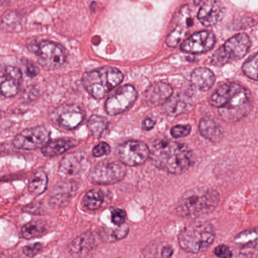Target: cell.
<instances>
[{
	"instance_id": "obj_1",
	"label": "cell",
	"mask_w": 258,
	"mask_h": 258,
	"mask_svg": "<svg viewBox=\"0 0 258 258\" xmlns=\"http://www.w3.org/2000/svg\"><path fill=\"white\" fill-rule=\"evenodd\" d=\"M218 108L220 117L228 123H235L245 117L252 109L250 93L236 83H228L219 87L209 100Z\"/></svg>"
},
{
	"instance_id": "obj_2",
	"label": "cell",
	"mask_w": 258,
	"mask_h": 258,
	"mask_svg": "<svg viewBox=\"0 0 258 258\" xmlns=\"http://www.w3.org/2000/svg\"><path fill=\"white\" fill-rule=\"evenodd\" d=\"M149 149L153 165L170 174H182L194 163L192 152L182 143L161 139L155 140Z\"/></svg>"
},
{
	"instance_id": "obj_3",
	"label": "cell",
	"mask_w": 258,
	"mask_h": 258,
	"mask_svg": "<svg viewBox=\"0 0 258 258\" xmlns=\"http://www.w3.org/2000/svg\"><path fill=\"white\" fill-rule=\"evenodd\" d=\"M220 201V194L214 188L196 187L181 196L175 211L179 217L195 220L212 213Z\"/></svg>"
},
{
	"instance_id": "obj_4",
	"label": "cell",
	"mask_w": 258,
	"mask_h": 258,
	"mask_svg": "<svg viewBox=\"0 0 258 258\" xmlns=\"http://www.w3.org/2000/svg\"><path fill=\"white\" fill-rule=\"evenodd\" d=\"M216 234L210 222L197 220L185 225L178 235V244L187 253L206 251L214 243Z\"/></svg>"
},
{
	"instance_id": "obj_5",
	"label": "cell",
	"mask_w": 258,
	"mask_h": 258,
	"mask_svg": "<svg viewBox=\"0 0 258 258\" xmlns=\"http://www.w3.org/2000/svg\"><path fill=\"white\" fill-rule=\"evenodd\" d=\"M123 75L116 68L105 66L84 74L83 85L95 99L105 97L123 81Z\"/></svg>"
},
{
	"instance_id": "obj_6",
	"label": "cell",
	"mask_w": 258,
	"mask_h": 258,
	"mask_svg": "<svg viewBox=\"0 0 258 258\" xmlns=\"http://www.w3.org/2000/svg\"><path fill=\"white\" fill-rule=\"evenodd\" d=\"M250 46L251 42L247 34H236L214 52L211 58V64L222 67L231 61L241 59L247 53Z\"/></svg>"
},
{
	"instance_id": "obj_7",
	"label": "cell",
	"mask_w": 258,
	"mask_h": 258,
	"mask_svg": "<svg viewBox=\"0 0 258 258\" xmlns=\"http://www.w3.org/2000/svg\"><path fill=\"white\" fill-rule=\"evenodd\" d=\"M126 174V165L120 161H104L90 170L88 179L95 185H114L123 180Z\"/></svg>"
},
{
	"instance_id": "obj_8",
	"label": "cell",
	"mask_w": 258,
	"mask_h": 258,
	"mask_svg": "<svg viewBox=\"0 0 258 258\" xmlns=\"http://www.w3.org/2000/svg\"><path fill=\"white\" fill-rule=\"evenodd\" d=\"M31 51L37 55L39 62L49 70L58 69L66 60V51L61 45L49 40L43 41L31 47Z\"/></svg>"
},
{
	"instance_id": "obj_9",
	"label": "cell",
	"mask_w": 258,
	"mask_h": 258,
	"mask_svg": "<svg viewBox=\"0 0 258 258\" xmlns=\"http://www.w3.org/2000/svg\"><path fill=\"white\" fill-rule=\"evenodd\" d=\"M117 155L124 165L135 167L147 161L150 157V149L143 142L129 140L119 146Z\"/></svg>"
},
{
	"instance_id": "obj_10",
	"label": "cell",
	"mask_w": 258,
	"mask_h": 258,
	"mask_svg": "<svg viewBox=\"0 0 258 258\" xmlns=\"http://www.w3.org/2000/svg\"><path fill=\"white\" fill-rule=\"evenodd\" d=\"M49 131L45 126H34L18 134L15 137L13 144L16 149L34 150L44 147L49 143Z\"/></svg>"
},
{
	"instance_id": "obj_11",
	"label": "cell",
	"mask_w": 258,
	"mask_h": 258,
	"mask_svg": "<svg viewBox=\"0 0 258 258\" xmlns=\"http://www.w3.org/2000/svg\"><path fill=\"white\" fill-rule=\"evenodd\" d=\"M137 92L134 86L119 88L105 102V111L109 115H117L129 109L137 100Z\"/></svg>"
},
{
	"instance_id": "obj_12",
	"label": "cell",
	"mask_w": 258,
	"mask_h": 258,
	"mask_svg": "<svg viewBox=\"0 0 258 258\" xmlns=\"http://www.w3.org/2000/svg\"><path fill=\"white\" fill-rule=\"evenodd\" d=\"M50 117L60 127L70 131L78 127L84 121L85 112L78 105L70 104L57 107L51 113Z\"/></svg>"
},
{
	"instance_id": "obj_13",
	"label": "cell",
	"mask_w": 258,
	"mask_h": 258,
	"mask_svg": "<svg viewBox=\"0 0 258 258\" xmlns=\"http://www.w3.org/2000/svg\"><path fill=\"white\" fill-rule=\"evenodd\" d=\"M215 41V35L212 31H199L185 39L181 44V49L188 53H205L214 47Z\"/></svg>"
},
{
	"instance_id": "obj_14",
	"label": "cell",
	"mask_w": 258,
	"mask_h": 258,
	"mask_svg": "<svg viewBox=\"0 0 258 258\" xmlns=\"http://www.w3.org/2000/svg\"><path fill=\"white\" fill-rule=\"evenodd\" d=\"M88 160L87 155L81 151L67 154L60 162V174L66 176H77L87 169Z\"/></svg>"
},
{
	"instance_id": "obj_15",
	"label": "cell",
	"mask_w": 258,
	"mask_h": 258,
	"mask_svg": "<svg viewBox=\"0 0 258 258\" xmlns=\"http://www.w3.org/2000/svg\"><path fill=\"white\" fill-rule=\"evenodd\" d=\"M176 19V26L166 39V43L169 47H176L181 40L185 37L188 28L192 25V19L188 12V6H184L181 9Z\"/></svg>"
},
{
	"instance_id": "obj_16",
	"label": "cell",
	"mask_w": 258,
	"mask_h": 258,
	"mask_svg": "<svg viewBox=\"0 0 258 258\" xmlns=\"http://www.w3.org/2000/svg\"><path fill=\"white\" fill-rule=\"evenodd\" d=\"M234 243L243 256L258 257V226L239 232Z\"/></svg>"
},
{
	"instance_id": "obj_17",
	"label": "cell",
	"mask_w": 258,
	"mask_h": 258,
	"mask_svg": "<svg viewBox=\"0 0 258 258\" xmlns=\"http://www.w3.org/2000/svg\"><path fill=\"white\" fill-rule=\"evenodd\" d=\"M225 9L220 1H206L199 9L198 19L205 27L214 26L223 19Z\"/></svg>"
},
{
	"instance_id": "obj_18",
	"label": "cell",
	"mask_w": 258,
	"mask_h": 258,
	"mask_svg": "<svg viewBox=\"0 0 258 258\" xmlns=\"http://www.w3.org/2000/svg\"><path fill=\"white\" fill-rule=\"evenodd\" d=\"M97 246V238L93 232H87L74 238L69 244V253L77 257H84L88 255Z\"/></svg>"
},
{
	"instance_id": "obj_19",
	"label": "cell",
	"mask_w": 258,
	"mask_h": 258,
	"mask_svg": "<svg viewBox=\"0 0 258 258\" xmlns=\"http://www.w3.org/2000/svg\"><path fill=\"white\" fill-rule=\"evenodd\" d=\"M173 95V89L164 82H156L149 86L144 93V99L149 106L165 104Z\"/></svg>"
},
{
	"instance_id": "obj_20",
	"label": "cell",
	"mask_w": 258,
	"mask_h": 258,
	"mask_svg": "<svg viewBox=\"0 0 258 258\" xmlns=\"http://www.w3.org/2000/svg\"><path fill=\"white\" fill-rule=\"evenodd\" d=\"M78 141L74 138H61L49 141L42 148V153L48 158L58 156L78 146Z\"/></svg>"
},
{
	"instance_id": "obj_21",
	"label": "cell",
	"mask_w": 258,
	"mask_h": 258,
	"mask_svg": "<svg viewBox=\"0 0 258 258\" xmlns=\"http://www.w3.org/2000/svg\"><path fill=\"white\" fill-rule=\"evenodd\" d=\"M215 76L210 69L207 68H198L191 75V83L201 91H208L215 83Z\"/></svg>"
},
{
	"instance_id": "obj_22",
	"label": "cell",
	"mask_w": 258,
	"mask_h": 258,
	"mask_svg": "<svg viewBox=\"0 0 258 258\" xmlns=\"http://www.w3.org/2000/svg\"><path fill=\"white\" fill-rule=\"evenodd\" d=\"M199 132L202 137L212 143H218L223 138V132L217 122L211 117H204L199 123Z\"/></svg>"
},
{
	"instance_id": "obj_23",
	"label": "cell",
	"mask_w": 258,
	"mask_h": 258,
	"mask_svg": "<svg viewBox=\"0 0 258 258\" xmlns=\"http://www.w3.org/2000/svg\"><path fill=\"white\" fill-rule=\"evenodd\" d=\"M191 106V102L188 97L182 95H177L170 98L164 107V111L169 116H176L186 111Z\"/></svg>"
},
{
	"instance_id": "obj_24",
	"label": "cell",
	"mask_w": 258,
	"mask_h": 258,
	"mask_svg": "<svg viewBox=\"0 0 258 258\" xmlns=\"http://www.w3.org/2000/svg\"><path fill=\"white\" fill-rule=\"evenodd\" d=\"M48 232L47 225L43 220H33L22 226L20 231L22 238L29 240L43 236Z\"/></svg>"
},
{
	"instance_id": "obj_25",
	"label": "cell",
	"mask_w": 258,
	"mask_h": 258,
	"mask_svg": "<svg viewBox=\"0 0 258 258\" xmlns=\"http://www.w3.org/2000/svg\"><path fill=\"white\" fill-rule=\"evenodd\" d=\"M48 185V176L43 169L36 170L28 182V191L34 196H40L45 192Z\"/></svg>"
},
{
	"instance_id": "obj_26",
	"label": "cell",
	"mask_w": 258,
	"mask_h": 258,
	"mask_svg": "<svg viewBox=\"0 0 258 258\" xmlns=\"http://www.w3.org/2000/svg\"><path fill=\"white\" fill-rule=\"evenodd\" d=\"M105 201L103 191L100 188H94L89 190L83 198V208L88 211L99 210L103 205Z\"/></svg>"
},
{
	"instance_id": "obj_27",
	"label": "cell",
	"mask_w": 258,
	"mask_h": 258,
	"mask_svg": "<svg viewBox=\"0 0 258 258\" xmlns=\"http://www.w3.org/2000/svg\"><path fill=\"white\" fill-rule=\"evenodd\" d=\"M72 184H69L67 182L54 188L50 196L51 205L53 207H60L63 204L68 203L69 199L72 198Z\"/></svg>"
},
{
	"instance_id": "obj_28",
	"label": "cell",
	"mask_w": 258,
	"mask_h": 258,
	"mask_svg": "<svg viewBox=\"0 0 258 258\" xmlns=\"http://www.w3.org/2000/svg\"><path fill=\"white\" fill-rule=\"evenodd\" d=\"M108 121L105 117L100 115H94L89 119L87 126L94 137H99L102 135L108 127Z\"/></svg>"
},
{
	"instance_id": "obj_29",
	"label": "cell",
	"mask_w": 258,
	"mask_h": 258,
	"mask_svg": "<svg viewBox=\"0 0 258 258\" xmlns=\"http://www.w3.org/2000/svg\"><path fill=\"white\" fill-rule=\"evenodd\" d=\"M20 90V81L13 78H5L1 83V93L5 97H13L16 96Z\"/></svg>"
},
{
	"instance_id": "obj_30",
	"label": "cell",
	"mask_w": 258,
	"mask_h": 258,
	"mask_svg": "<svg viewBox=\"0 0 258 258\" xmlns=\"http://www.w3.org/2000/svg\"><path fill=\"white\" fill-rule=\"evenodd\" d=\"M242 71L247 78L258 81V52L244 63Z\"/></svg>"
},
{
	"instance_id": "obj_31",
	"label": "cell",
	"mask_w": 258,
	"mask_h": 258,
	"mask_svg": "<svg viewBox=\"0 0 258 258\" xmlns=\"http://www.w3.org/2000/svg\"><path fill=\"white\" fill-rule=\"evenodd\" d=\"M129 226L126 224L122 225L120 226H117L115 229L111 231H108V232H105V235H106V238L108 241H119V240L123 239L129 233Z\"/></svg>"
},
{
	"instance_id": "obj_32",
	"label": "cell",
	"mask_w": 258,
	"mask_h": 258,
	"mask_svg": "<svg viewBox=\"0 0 258 258\" xmlns=\"http://www.w3.org/2000/svg\"><path fill=\"white\" fill-rule=\"evenodd\" d=\"M126 213L124 210L120 208H114L111 209V222L115 226H120L125 224L126 221Z\"/></svg>"
},
{
	"instance_id": "obj_33",
	"label": "cell",
	"mask_w": 258,
	"mask_h": 258,
	"mask_svg": "<svg viewBox=\"0 0 258 258\" xmlns=\"http://www.w3.org/2000/svg\"><path fill=\"white\" fill-rule=\"evenodd\" d=\"M191 126L188 124H179L173 126L170 130L172 137L175 139L182 138L187 137L191 133Z\"/></svg>"
},
{
	"instance_id": "obj_34",
	"label": "cell",
	"mask_w": 258,
	"mask_h": 258,
	"mask_svg": "<svg viewBox=\"0 0 258 258\" xmlns=\"http://www.w3.org/2000/svg\"><path fill=\"white\" fill-rule=\"evenodd\" d=\"M43 250V244L40 242L33 243L25 246L22 248L24 254L26 255L28 257H34V256L41 253Z\"/></svg>"
},
{
	"instance_id": "obj_35",
	"label": "cell",
	"mask_w": 258,
	"mask_h": 258,
	"mask_svg": "<svg viewBox=\"0 0 258 258\" xmlns=\"http://www.w3.org/2000/svg\"><path fill=\"white\" fill-rule=\"evenodd\" d=\"M110 152H111V147L108 143H105V142H101L99 144L96 145L93 149V156L96 158L108 155Z\"/></svg>"
},
{
	"instance_id": "obj_36",
	"label": "cell",
	"mask_w": 258,
	"mask_h": 258,
	"mask_svg": "<svg viewBox=\"0 0 258 258\" xmlns=\"http://www.w3.org/2000/svg\"><path fill=\"white\" fill-rule=\"evenodd\" d=\"M214 254L219 258H232V251L226 244H219L214 248Z\"/></svg>"
},
{
	"instance_id": "obj_37",
	"label": "cell",
	"mask_w": 258,
	"mask_h": 258,
	"mask_svg": "<svg viewBox=\"0 0 258 258\" xmlns=\"http://www.w3.org/2000/svg\"><path fill=\"white\" fill-rule=\"evenodd\" d=\"M4 77L13 78V79L16 80V81H20L22 80V74L20 69H18V68L8 66L5 69Z\"/></svg>"
},
{
	"instance_id": "obj_38",
	"label": "cell",
	"mask_w": 258,
	"mask_h": 258,
	"mask_svg": "<svg viewBox=\"0 0 258 258\" xmlns=\"http://www.w3.org/2000/svg\"><path fill=\"white\" fill-rule=\"evenodd\" d=\"M26 73L28 76L34 78L38 75L39 69L33 63H29V64H27Z\"/></svg>"
},
{
	"instance_id": "obj_39",
	"label": "cell",
	"mask_w": 258,
	"mask_h": 258,
	"mask_svg": "<svg viewBox=\"0 0 258 258\" xmlns=\"http://www.w3.org/2000/svg\"><path fill=\"white\" fill-rule=\"evenodd\" d=\"M23 211H25V212L31 213V214H42V209L40 208V206H39L38 205H37V204H35V205H28V206L24 208Z\"/></svg>"
},
{
	"instance_id": "obj_40",
	"label": "cell",
	"mask_w": 258,
	"mask_h": 258,
	"mask_svg": "<svg viewBox=\"0 0 258 258\" xmlns=\"http://www.w3.org/2000/svg\"><path fill=\"white\" fill-rule=\"evenodd\" d=\"M155 120L152 117H146L143 120V123H142L143 129L145 131H150L155 126Z\"/></svg>"
},
{
	"instance_id": "obj_41",
	"label": "cell",
	"mask_w": 258,
	"mask_h": 258,
	"mask_svg": "<svg viewBox=\"0 0 258 258\" xmlns=\"http://www.w3.org/2000/svg\"><path fill=\"white\" fill-rule=\"evenodd\" d=\"M173 254V249L171 246L167 245L164 246L161 250V256L163 258L171 257Z\"/></svg>"
},
{
	"instance_id": "obj_42",
	"label": "cell",
	"mask_w": 258,
	"mask_h": 258,
	"mask_svg": "<svg viewBox=\"0 0 258 258\" xmlns=\"http://www.w3.org/2000/svg\"><path fill=\"white\" fill-rule=\"evenodd\" d=\"M168 258H171V257H168Z\"/></svg>"
}]
</instances>
